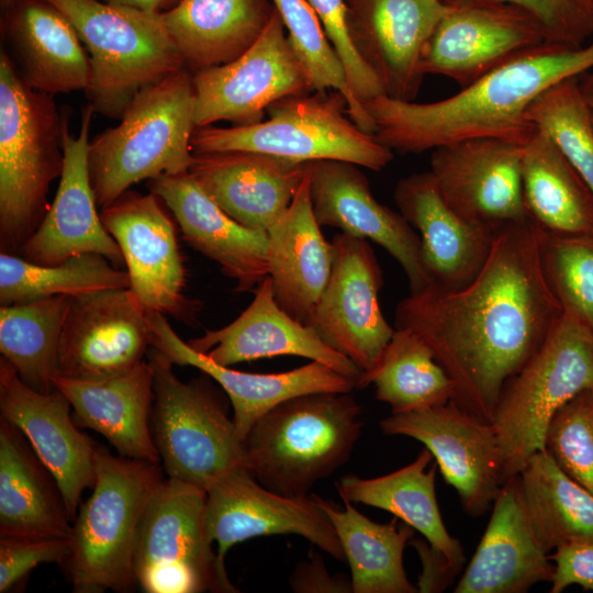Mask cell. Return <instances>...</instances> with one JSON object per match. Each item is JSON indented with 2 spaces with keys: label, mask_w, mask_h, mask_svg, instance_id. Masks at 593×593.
Returning a JSON list of instances; mask_svg holds the SVG:
<instances>
[{
  "label": "cell",
  "mask_w": 593,
  "mask_h": 593,
  "mask_svg": "<svg viewBox=\"0 0 593 593\" xmlns=\"http://www.w3.org/2000/svg\"><path fill=\"white\" fill-rule=\"evenodd\" d=\"M540 235L529 216L505 225L468 286L427 287L395 310V328L417 334L449 374L452 401L484 422L563 311L542 270Z\"/></svg>",
  "instance_id": "cell-1"
},
{
  "label": "cell",
  "mask_w": 593,
  "mask_h": 593,
  "mask_svg": "<svg viewBox=\"0 0 593 593\" xmlns=\"http://www.w3.org/2000/svg\"><path fill=\"white\" fill-rule=\"evenodd\" d=\"M593 68V41L573 48L545 42L489 71L446 99L416 103L380 94L362 103L378 142L423 153L459 141L497 137L525 144L536 130L526 118L548 88Z\"/></svg>",
  "instance_id": "cell-2"
},
{
  "label": "cell",
  "mask_w": 593,
  "mask_h": 593,
  "mask_svg": "<svg viewBox=\"0 0 593 593\" xmlns=\"http://www.w3.org/2000/svg\"><path fill=\"white\" fill-rule=\"evenodd\" d=\"M193 75L182 68L137 92L115 127L88 149L90 182L104 208L142 180L189 172L194 163Z\"/></svg>",
  "instance_id": "cell-3"
},
{
  "label": "cell",
  "mask_w": 593,
  "mask_h": 593,
  "mask_svg": "<svg viewBox=\"0 0 593 593\" xmlns=\"http://www.w3.org/2000/svg\"><path fill=\"white\" fill-rule=\"evenodd\" d=\"M51 94L33 89L0 54V248L19 253L43 221L64 168L63 131Z\"/></svg>",
  "instance_id": "cell-4"
},
{
  "label": "cell",
  "mask_w": 593,
  "mask_h": 593,
  "mask_svg": "<svg viewBox=\"0 0 593 593\" xmlns=\"http://www.w3.org/2000/svg\"><path fill=\"white\" fill-rule=\"evenodd\" d=\"M361 409L349 392L286 400L259 417L243 440L246 466L276 493L307 497L346 461L360 436Z\"/></svg>",
  "instance_id": "cell-5"
},
{
  "label": "cell",
  "mask_w": 593,
  "mask_h": 593,
  "mask_svg": "<svg viewBox=\"0 0 593 593\" xmlns=\"http://www.w3.org/2000/svg\"><path fill=\"white\" fill-rule=\"evenodd\" d=\"M158 462L113 456L97 447L96 481L72 522L66 560L75 593L126 592L136 586L133 560L145 506L164 479Z\"/></svg>",
  "instance_id": "cell-6"
},
{
  "label": "cell",
  "mask_w": 593,
  "mask_h": 593,
  "mask_svg": "<svg viewBox=\"0 0 593 593\" xmlns=\"http://www.w3.org/2000/svg\"><path fill=\"white\" fill-rule=\"evenodd\" d=\"M74 25L90 60L94 112L121 119L142 89L186 68L161 13L98 0H46Z\"/></svg>",
  "instance_id": "cell-7"
},
{
  "label": "cell",
  "mask_w": 593,
  "mask_h": 593,
  "mask_svg": "<svg viewBox=\"0 0 593 593\" xmlns=\"http://www.w3.org/2000/svg\"><path fill=\"white\" fill-rule=\"evenodd\" d=\"M266 111L268 120L256 124L195 128L193 153L246 150L298 164L342 160L373 171L393 159L391 148L354 123L338 91L284 97Z\"/></svg>",
  "instance_id": "cell-8"
},
{
  "label": "cell",
  "mask_w": 593,
  "mask_h": 593,
  "mask_svg": "<svg viewBox=\"0 0 593 593\" xmlns=\"http://www.w3.org/2000/svg\"><path fill=\"white\" fill-rule=\"evenodd\" d=\"M593 388V331L562 311L547 338L504 385L492 424L501 451L504 483L545 449L553 414L583 390Z\"/></svg>",
  "instance_id": "cell-9"
},
{
  "label": "cell",
  "mask_w": 593,
  "mask_h": 593,
  "mask_svg": "<svg viewBox=\"0 0 593 593\" xmlns=\"http://www.w3.org/2000/svg\"><path fill=\"white\" fill-rule=\"evenodd\" d=\"M149 361L154 372L152 435L168 478L206 492L231 471L247 467L233 418L208 379L181 381L174 363L157 350Z\"/></svg>",
  "instance_id": "cell-10"
},
{
  "label": "cell",
  "mask_w": 593,
  "mask_h": 593,
  "mask_svg": "<svg viewBox=\"0 0 593 593\" xmlns=\"http://www.w3.org/2000/svg\"><path fill=\"white\" fill-rule=\"evenodd\" d=\"M206 492L163 479L143 512L134 549L135 583L146 593L236 592L205 527Z\"/></svg>",
  "instance_id": "cell-11"
},
{
  "label": "cell",
  "mask_w": 593,
  "mask_h": 593,
  "mask_svg": "<svg viewBox=\"0 0 593 593\" xmlns=\"http://www.w3.org/2000/svg\"><path fill=\"white\" fill-rule=\"evenodd\" d=\"M193 86L197 128L219 121L256 124L264 120L272 102L315 91L290 46L277 10L244 54L230 63L195 71Z\"/></svg>",
  "instance_id": "cell-12"
},
{
  "label": "cell",
  "mask_w": 593,
  "mask_h": 593,
  "mask_svg": "<svg viewBox=\"0 0 593 593\" xmlns=\"http://www.w3.org/2000/svg\"><path fill=\"white\" fill-rule=\"evenodd\" d=\"M153 192L126 191L100 213L105 228L119 244L131 290L147 312L190 323L200 310L189 299L187 269L175 223Z\"/></svg>",
  "instance_id": "cell-13"
},
{
  "label": "cell",
  "mask_w": 593,
  "mask_h": 593,
  "mask_svg": "<svg viewBox=\"0 0 593 593\" xmlns=\"http://www.w3.org/2000/svg\"><path fill=\"white\" fill-rule=\"evenodd\" d=\"M332 243L331 276L310 325L324 343L351 360L362 376L377 366L395 331L378 300L383 276L367 239L339 233Z\"/></svg>",
  "instance_id": "cell-14"
},
{
  "label": "cell",
  "mask_w": 593,
  "mask_h": 593,
  "mask_svg": "<svg viewBox=\"0 0 593 593\" xmlns=\"http://www.w3.org/2000/svg\"><path fill=\"white\" fill-rule=\"evenodd\" d=\"M380 427L385 435L421 441L469 515L484 514L500 493L504 479L494 426L455 401L391 414L380 422Z\"/></svg>",
  "instance_id": "cell-15"
},
{
  "label": "cell",
  "mask_w": 593,
  "mask_h": 593,
  "mask_svg": "<svg viewBox=\"0 0 593 593\" xmlns=\"http://www.w3.org/2000/svg\"><path fill=\"white\" fill-rule=\"evenodd\" d=\"M549 42L540 23L519 7L494 1H454L430 35L423 75H439L461 88L516 55Z\"/></svg>",
  "instance_id": "cell-16"
},
{
  "label": "cell",
  "mask_w": 593,
  "mask_h": 593,
  "mask_svg": "<svg viewBox=\"0 0 593 593\" xmlns=\"http://www.w3.org/2000/svg\"><path fill=\"white\" fill-rule=\"evenodd\" d=\"M152 347L148 312L131 288L71 298L58 347L57 374L98 381L125 373Z\"/></svg>",
  "instance_id": "cell-17"
},
{
  "label": "cell",
  "mask_w": 593,
  "mask_h": 593,
  "mask_svg": "<svg viewBox=\"0 0 593 593\" xmlns=\"http://www.w3.org/2000/svg\"><path fill=\"white\" fill-rule=\"evenodd\" d=\"M523 146L497 137L459 141L433 149L429 171L456 213L499 231L528 217L522 181Z\"/></svg>",
  "instance_id": "cell-18"
},
{
  "label": "cell",
  "mask_w": 593,
  "mask_h": 593,
  "mask_svg": "<svg viewBox=\"0 0 593 593\" xmlns=\"http://www.w3.org/2000/svg\"><path fill=\"white\" fill-rule=\"evenodd\" d=\"M205 527L222 561L240 541L287 534L299 535L335 559L346 560L332 523L311 496L270 491L247 467L231 471L206 490Z\"/></svg>",
  "instance_id": "cell-19"
},
{
  "label": "cell",
  "mask_w": 593,
  "mask_h": 593,
  "mask_svg": "<svg viewBox=\"0 0 593 593\" xmlns=\"http://www.w3.org/2000/svg\"><path fill=\"white\" fill-rule=\"evenodd\" d=\"M312 210L321 226L371 240L384 248L403 269L410 293L429 286L421 239L400 212L381 204L357 165L342 160L305 163Z\"/></svg>",
  "instance_id": "cell-20"
},
{
  "label": "cell",
  "mask_w": 593,
  "mask_h": 593,
  "mask_svg": "<svg viewBox=\"0 0 593 593\" xmlns=\"http://www.w3.org/2000/svg\"><path fill=\"white\" fill-rule=\"evenodd\" d=\"M347 30L384 94L413 101L423 51L446 11L441 0H345Z\"/></svg>",
  "instance_id": "cell-21"
},
{
  "label": "cell",
  "mask_w": 593,
  "mask_h": 593,
  "mask_svg": "<svg viewBox=\"0 0 593 593\" xmlns=\"http://www.w3.org/2000/svg\"><path fill=\"white\" fill-rule=\"evenodd\" d=\"M71 404L58 389L48 393L26 385L13 366L0 359L1 418L16 426L52 471L74 522L85 490L96 481L97 445L78 429Z\"/></svg>",
  "instance_id": "cell-22"
},
{
  "label": "cell",
  "mask_w": 593,
  "mask_h": 593,
  "mask_svg": "<svg viewBox=\"0 0 593 593\" xmlns=\"http://www.w3.org/2000/svg\"><path fill=\"white\" fill-rule=\"evenodd\" d=\"M93 108L82 111L77 136L63 131L64 168L55 198L43 221L20 248L22 258L44 266L81 254H98L113 266L124 262L122 250L102 223L88 168L89 130Z\"/></svg>",
  "instance_id": "cell-23"
},
{
  "label": "cell",
  "mask_w": 593,
  "mask_h": 593,
  "mask_svg": "<svg viewBox=\"0 0 593 593\" xmlns=\"http://www.w3.org/2000/svg\"><path fill=\"white\" fill-rule=\"evenodd\" d=\"M148 317L155 350L172 363L199 369L226 393L233 407L235 429L242 441L259 417L286 400L316 392L345 393L357 388L355 380L318 361L278 373L234 370L191 348L177 335L165 315L148 312Z\"/></svg>",
  "instance_id": "cell-24"
},
{
  "label": "cell",
  "mask_w": 593,
  "mask_h": 593,
  "mask_svg": "<svg viewBox=\"0 0 593 593\" xmlns=\"http://www.w3.org/2000/svg\"><path fill=\"white\" fill-rule=\"evenodd\" d=\"M148 188L172 212L183 239L249 292L268 277V232L231 217L190 172L149 180Z\"/></svg>",
  "instance_id": "cell-25"
},
{
  "label": "cell",
  "mask_w": 593,
  "mask_h": 593,
  "mask_svg": "<svg viewBox=\"0 0 593 593\" xmlns=\"http://www.w3.org/2000/svg\"><path fill=\"white\" fill-rule=\"evenodd\" d=\"M393 197L419 236L428 287L456 291L468 286L484 266L497 231L456 213L440 195L430 171L401 179Z\"/></svg>",
  "instance_id": "cell-26"
},
{
  "label": "cell",
  "mask_w": 593,
  "mask_h": 593,
  "mask_svg": "<svg viewBox=\"0 0 593 593\" xmlns=\"http://www.w3.org/2000/svg\"><path fill=\"white\" fill-rule=\"evenodd\" d=\"M187 343L227 367L276 356H299L333 368L355 380L356 387L361 374L351 360L324 343L311 325L300 323L278 305L269 277L255 289L253 301L232 323Z\"/></svg>",
  "instance_id": "cell-27"
},
{
  "label": "cell",
  "mask_w": 593,
  "mask_h": 593,
  "mask_svg": "<svg viewBox=\"0 0 593 593\" xmlns=\"http://www.w3.org/2000/svg\"><path fill=\"white\" fill-rule=\"evenodd\" d=\"M553 569L529 519L517 474L502 485L485 532L454 592L525 593L539 582H551Z\"/></svg>",
  "instance_id": "cell-28"
},
{
  "label": "cell",
  "mask_w": 593,
  "mask_h": 593,
  "mask_svg": "<svg viewBox=\"0 0 593 593\" xmlns=\"http://www.w3.org/2000/svg\"><path fill=\"white\" fill-rule=\"evenodd\" d=\"M189 172L235 221L268 231L290 206L306 176L305 164L230 150L194 154Z\"/></svg>",
  "instance_id": "cell-29"
},
{
  "label": "cell",
  "mask_w": 593,
  "mask_h": 593,
  "mask_svg": "<svg viewBox=\"0 0 593 593\" xmlns=\"http://www.w3.org/2000/svg\"><path fill=\"white\" fill-rule=\"evenodd\" d=\"M150 361L98 381L53 379L69 400L76 424L102 435L120 456L160 463L150 427L154 400Z\"/></svg>",
  "instance_id": "cell-30"
},
{
  "label": "cell",
  "mask_w": 593,
  "mask_h": 593,
  "mask_svg": "<svg viewBox=\"0 0 593 593\" xmlns=\"http://www.w3.org/2000/svg\"><path fill=\"white\" fill-rule=\"evenodd\" d=\"M317 223L310 199L309 176L284 214L268 228V277L278 305L310 325L314 309L331 276L333 243Z\"/></svg>",
  "instance_id": "cell-31"
},
{
  "label": "cell",
  "mask_w": 593,
  "mask_h": 593,
  "mask_svg": "<svg viewBox=\"0 0 593 593\" xmlns=\"http://www.w3.org/2000/svg\"><path fill=\"white\" fill-rule=\"evenodd\" d=\"M2 31L33 89L51 96L87 90L88 53L74 25L52 3L18 0L4 9Z\"/></svg>",
  "instance_id": "cell-32"
},
{
  "label": "cell",
  "mask_w": 593,
  "mask_h": 593,
  "mask_svg": "<svg viewBox=\"0 0 593 593\" xmlns=\"http://www.w3.org/2000/svg\"><path fill=\"white\" fill-rule=\"evenodd\" d=\"M61 489L25 435L0 418V537L71 538Z\"/></svg>",
  "instance_id": "cell-33"
},
{
  "label": "cell",
  "mask_w": 593,
  "mask_h": 593,
  "mask_svg": "<svg viewBox=\"0 0 593 593\" xmlns=\"http://www.w3.org/2000/svg\"><path fill=\"white\" fill-rule=\"evenodd\" d=\"M275 10L271 0H181L161 18L186 68L195 72L244 54Z\"/></svg>",
  "instance_id": "cell-34"
},
{
  "label": "cell",
  "mask_w": 593,
  "mask_h": 593,
  "mask_svg": "<svg viewBox=\"0 0 593 593\" xmlns=\"http://www.w3.org/2000/svg\"><path fill=\"white\" fill-rule=\"evenodd\" d=\"M433 459L425 448L413 462L392 473L373 479L346 475L336 485L343 501L384 510L419 532L459 572L465 555L443 522L435 492L438 466L433 463L427 469Z\"/></svg>",
  "instance_id": "cell-35"
},
{
  "label": "cell",
  "mask_w": 593,
  "mask_h": 593,
  "mask_svg": "<svg viewBox=\"0 0 593 593\" xmlns=\"http://www.w3.org/2000/svg\"><path fill=\"white\" fill-rule=\"evenodd\" d=\"M528 216L544 231L593 236V192L553 142L535 130L523 146Z\"/></svg>",
  "instance_id": "cell-36"
},
{
  "label": "cell",
  "mask_w": 593,
  "mask_h": 593,
  "mask_svg": "<svg viewBox=\"0 0 593 593\" xmlns=\"http://www.w3.org/2000/svg\"><path fill=\"white\" fill-rule=\"evenodd\" d=\"M311 497L332 523L351 571L354 593H414L403 567V551L415 529L393 519L378 524L358 512L351 502L344 510L332 501Z\"/></svg>",
  "instance_id": "cell-37"
},
{
  "label": "cell",
  "mask_w": 593,
  "mask_h": 593,
  "mask_svg": "<svg viewBox=\"0 0 593 593\" xmlns=\"http://www.w3.org/2000/svg\"><path fill=\"white\" fill-rule=\"evenodd\" d=\"M519 478L529 519L548 553L564 542H593V493L571 479L546 449L529 458Z\"/></svg>",
  "instance_id": "cell-38"
},
{
  "label": "cell",
  "mask_w": 593,
  "mask_h": 593,
  "mask_svg": "<svg viewBox=\"0 0 593 593\" xmlns=\"http://www.w3.org/2000/svg\"><path fill=\"white\" fill-rule=\"evenodd\" d=\"M70 295L58 294L0 306V351L30 388L55 389L58 347Z\"/></svg>",
  "instance_id": "cell-39"
},
{
  "label": "cell",
  "mask_w": 593,
  "mask_h": 593,
  "mask_svg": "<svg viewBox=\"0 0 593 593\" xmlns=\"http://www.w3.org/2000/svg\"><path fill=\"white\" fill-rule=\"evenodd\" d=\"M370 384L392 414L440 405L455 396L454 382L429 346L406 328H395L377 366L357 381V388Z\"/></svg>",
  "instance_id": "cell-40"
},
{
  "label": "cell",
  "mask_w": 593,
  "mask_h": 593,
  "mask_svg": "<svg viewBox=\"0 0 593 593\" xmlns=\"http://www.w3.org/2000/svg\"><path fill=\"white\" fill-rule=\"evenodd\" d=\"M130 287L127 271L98 254L72 256L54 266L31 262L9 253L0 255L1 305Z\"/></svg>",
  "instance_id": "cell-41"
},
{
  "label": "cell",
  "mask_w": 593,
  "mask_h": 593,
  "mask_svg": "<svg viewBox=\"0 0 593 593\" xmlns=\"http://www.w3.org/2000/svg\"><path fill=\"white\" fill-rule=\"evenodd\" d=\"M288 31V41L305 68L315 91L335 90L347 102L348 115L362 131L373 134L376 124L354 96L342 59L306 0H271Z\"/></svg>",
  "instance_id": "cell-42"
},
{
  "label": "cell",
  "mask_w": 593,
  "mask_h": 593,
  "mask_svg": "<svg viewBox=\"0 0 593 593\" xmlns=\"http://www.w3.org/2000/svg\"><path fill=\"white\" fill-rule=\"evenodd\" d=\"M579 78L548 88L530 103L526 118L553 142L593 192V111L581 93Z\"/></svg>",
  "instance_id": "cell-43"
},
{
  "label": "cell",
  "mask_w": 593,
  "mask_h": 593,
  "mask_svg": "<svg viewBox=\"0 0 593 593\" xmlns=\"http://www.w3.org/2000/svg\"><path fill=\"white\" fill-rule=\"evenodd\" d=\"M540 255L547 283L562 310L593 331V236L541 228Z\"/></svg>",
  "instance_id": "cell-44"
},
{
  "label": "cell",
  "mask_w": 593,
  "mask_h": 593,
  "mask_svg": "<svg viewBox=\"0 0 593 593\" xmlns=\"http://www.w3.org/2000/svg\"><path fill=\"white\" fill-rule=\"evenodd\" d=\"M545 449L571 479L593 493V388L581 391L553 414Z\"/></svg>",
  "instance_id": "cell-45"
},
{
  "label": "cell",
  "mask_w": 593,
  "mask_h": 593,
  "mask_svg": "<svg viewBox=\"0 0 593 593\" xmlns=\"http://www.w3.org/2000/svg\"><path fill=\"white\" fill-rule=\"evenodd\" d=\"M510 3L532 14L549 42L578 48L593 37V0H441Z\"/></svg>",
  "instance_id": "cell-46"
},
{
  "label": "cell",
  "mask_w": 593,
  "mask_h": 593,
  "mask_svg": "<svg viewBox=\"0 0 593 593\" xmlns=\"http://www.w3.org/2000/svg\"><path fill=\"white\" fill-rule=\"evenodd\" d=\"M317 14L323 29L343 61L348 85L354 96L363 103L384 94L374 72L355 49L347 30L345 0H306Z\"/></svg>",
  "instance_id": "cell-47"
},
{
  "label": "cell",
  "mask_w": 593,
  "mask_h": 593,
  "mask_svg": "<svg viewBox=\"0 0 593 593\" xmlns=\"http://www.w3.org/2000/svg\"><path fill=\"white\" fill-rule=\"evenodd\" d=\"M70 552V538L0 537V592L12 590L41 563L66 562Z\"/></svg>",
  "instance_id": "cell-48"
},
{
  "label": "cell",
  "mask_w": 593,
  "mask_h": 593,
  "mask_svg": "<svg viewBox=\"0 0 593 593\" xmlns=\"http://www.w3.org/2000/svg\"><path fill=\"white\" fill-rule=\"evenodd\" d=\"M549 558L555 561L551 593H560L571 584L593 591V542H564Z\"/></svg>",
  "instance_id": "cell-49"
},
{
  "label": "cell",
  "mask_w": 593,
  "mask_h": 593,
  "mask_svg": "<svg viewBox=\"0 0 593 593\" xmlns=\"http://www.w3.org/2000/svg\"><path fill=\"white\" fill-rule=\"evenodd\" d=\"M290 585L294 592H353L351 582L343 575L332 577L326 570L320 556H311L294 569Z\"/></svg>",
  "instance_id": "cell-50"
},
{
  "label": "cell",
  "mask_w": 593,
  "mask_h": 593,
  "mask_svg": "<svg viewBox=\"0 0 593 593\" xmlns=\"http://www.w3.org/2000/svg\"><path fill=\"white\" fill-rule=\"evenodd\" d=\"M417 550L423 570L418 579L419 592H441L450 586L458 573L446 556L427 540L412 538Z\"/></svg>",
  "instance_id": "cell-51"
},
{
  "label": "cell",
  "mask_w": 593,
  "mask_h": 593,
  "mask_svg": "<svg viewBox=\"0 0 593 593\" xmlns=\"http://www.w3.org/2000/svg\"><path fill=\"white\" fill-rule=\"evenodd\" d=\"M105 2L118 3L123 5H128L136 8L143 11L153 12V13H164L175 5H177L181 0H104Z\"/></svg>",
  "instance_id": "cell-52"
},
{
  "label": "cell",
  "mask_w": 593,
  "mask_h": 593,
  "mask_svg": "<svg viewBox=\"0 0 593 593\" xmlns=\"http://www.w3.org/2000/svg\"><path fill=\"white\" fill-rule=\"evenodd\" d=\"M581 93L593 111V72L586 74L582 79L579 78Z\"/></svg>",
  "instance_id": "cell-53"
},
{
  "label": "cell",
  "mask_w": 593,
  "mask_h": 593,
  "mask_svg": "<svg viewBox=\"0 0 593 593\" xmlns=\"http://www.w3.org/2000/svg\"><path fill=\"white\" fill-rule=\"evenodd\" d=\"M16 1L18 0H0V4H1V8L4 10V9L9 8L10 5H12Z\"/></svg>",
  "instance_id": "cell-54"
},
{
  "label": "cell",
  "mask_w": 593,
  "mask_h": 593,
  "mask_svg": "<svg viewBox=\"0 0 593 593\" xmlns=\"http://www.w3.org/2000/svg\"><path fill=\"white\" fill-rule=\"evenodd\" d=\"M592 123H593V112H592Z\"/></svg>",
  "instance_id": "cell-55"
}]
</instances>
